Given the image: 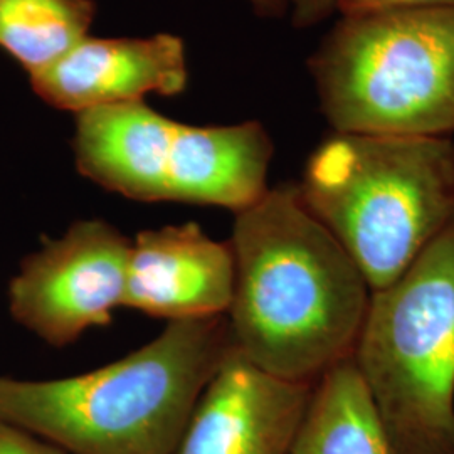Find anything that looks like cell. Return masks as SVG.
<instances>
[{
  "label": "cell",
  "mask_w": 454,
  "mask_h": 454,
  "mask_svg": "<svg viewBox=\"0 0 454 454\" xmlns=\"http://www.w3.org/2000/svg\"><path fill=\"white\" fill-rule=\"evenodd\" d=\"M232 347L261 371L317 382L352 357L371 301L356 261L309 211L298 184L268 189L231 236Z\"/></svg>",
  "instance_id": "cell-1"
},
{
  "label": "cell",
  "mask_w": 454,
  "mask_h": 454,
  "mask_svg": "<svg viewBox=\"0 0 454 454\" xmlns=\"http://www.w3.org/2000/svg\"><path fill=\"white\" fill-rule=\"evenodd\" d=\"M231 348L226 315L168 322L145 347L93 372L0 377V419L71 454H174Z\"/></svg>",
  "instance_id": "cell-2"
},
{
  "label": "cell",
  "mask_w": 454,
  "mask_h": 454,
  "mask_svg": "<svg viewBox=\"0 0 454 454\" xmlns=\"http://www.w3.org/2000/svg\"><path fill=\"white\" fill-rule=\"evenodd\" d=\"M298 189L377 292L454 226V140L333 131Z\"/></svg>",
  "instance_id": "cell-3"
},
{
  "label": "cell",
  "mask_w": 454,
  "mask_h": 454,
  "mask_svg": "<svg viewBox=\"0 0 454 454\" xmlns=\"http://www.w3.org/2000/svg\"><path fill=\"white\" fill-rule=\"evenodd\" d=\"M309 69L337 133L454 131V7L340 16Z\"/></svg>",
  "instance_id": "cell-4"
},
{
  "label": "cell",
  "mask_w": 454,
  "mask_h": 454,
  "mask_svg": "<svg viewBox=\"0 0 454 454\" xmlns=\"http://www.w3.org/2000/svg\"><path fill=\"white\" fill-rule=\"evenodd\" d=\"M352 360L394 454H454V226L371 294Z\"/></svg>",
  "instance_id": "cell-5"
},
{
  "label": "cell",
  "mask_w": 454,
  "mask_h": 454,
  "mask_svg": "<svg viewBox=\"0 0 454 454\" xmlns=\"http://www.w3.org/2000/svg\"><path fill=\"white\" fill-rule=\"evenodd\" d=\"M76 167L138 202H185L241 212L266 194L275 145L260 121L192 127L144 101L76 114Z\"/></svg>",
  "instance_id": "cell-6"
},
{
  "label": "cell",
  "mask_w": 454,
  "mask_h": 454,
  "mask_svg": "<svg viewBox=\"0 0 454 454\" xmlns=\"http://www.w3.org/2000/svg\"><path fill=\"white\" fill-rule=\"evenodd\" d=\"M131 241L103 219H84L46 239L20 262L9 286L19 324L54 347L112 322L123 307Z\"/></svg>",
  "instance_id": "cell-7"
},
{
  "label": "cell",
  "mask_w": 454,
  "mask_h": 454,
  "mask_svg": "<svg viewBox=\"0 0 454 454\" xmlns=\"http://www.w3.org/2000/svg\"><path fill=\"white\" fill-rule=\"evenodd\" d=\"M313 386L264 372L232 347L174 454H288Z\"/></svg>",
  "instance_id": "cell-8"
},
{
  "label": "cell",
  "mask_w": 454,
  "mask_h": 454,
  "mask_svg": "<svg viewBox=\"0 0 454 454\" xmlns=\"http://www.w3.org/2000/svg\"><path fill=\"white\" fill-rule=\"evenodd\" d=\"M234 254L195 223L146 229L131 241L123 307L168 322L227 315Z\"/></svg>",
  "instance_id": "cell-9"
},
{
  "label": "cell",
  "mask_w": 454,
  "mask_h": 454,
  "mask_svg": "<svg viewBox=\"0 0 454 454\" xmlns=\"http://www.w3.org/2000/svg\"><path fill=\"white\" fill-rule=\"evenodd\" d=\"M189 82L184 41L152 37H84L46 69L31 74L33 90L59 110L82 114L99 106L142 101L148 93L180 95Z\"/></svg>",
  "instance_id": "cell-10"
},
{
  "label": "cell",
  "mask_w": 454,
  "mask_h": 454,
  "mask_svg": "<svg viewBox=\"0 0 454 454\" xmlns=\"http://www.w3.org/2000/svg\"><path fill=\"white\" fill-rule=\"evenodd\" d=\"M288 454H394L352 357L315 382Z\"/></svg>",
  "instance_id": "cell-11"
},
{
  "label": "cell",
  "mask_w": 454,
  "mask_h": 454,
  "mask_svg": "<svg viewBox=\"0 0 454 454\" xmlns=\"http://www.w3.org/2000/svg\"><path fill=\"white\" fill-rule=\"evenodd\" d=\"M93 17L91 0H0V48L31 76L88 37Z\"/></svg>",
  "instance_id": "cell-12"
},
{
  "label": "cell",
  "mask_w": 454,
  "mask_h": 454,
  "mask_svg": "<svg viewBox=\"0 0 454 454\" xmlns=\"http://www.w3.org/2000/svg\"><path fill=\"white\" fill-rule=\"evenodd\" d=\"M0 454H71L33 433L0 419Z\"/></svg>",
  "instance_id": "cell-13"
},
{
  "label": "cell",
  "mask_w": 454,
  "mask_h": 454,
  "mask_svg": "<svg viewBox=\"0 0 454 454\" xmlns=\"http://www.w3.org/2000/svg\"><path fill=\"white\" fill-rule=\"evenodd\" d=\"M454 7V0H339L340 16H358L399 9Z\"/></svg>",
  "instance_id": "cell-14"
},
{
  "label": "cell",
  "mask_w": 454,
  "mask_h": 454,
  "mask_svg": "<svg viewBox=\"0 0 454 454\" xmlns=\"http://www.w3.org/2000/svg\"><path fill=\"white\" fill-rule=\"evenodd\" d=\"M293 26L309 29L339 12V0H288Z\"/></svg>",
  "instance_id": "cell-15"
},
{
  "label": "cell",
  "mask_w": 454,
  "mask_h": 454,
  "mask_svg": "<svg viewBox=\"0 0 454 454\" xmlns=\"http://www.w3.org/2000/svg\"><path fill=\"white\" fill-rule=\"evenodd\" d=\"M260 16L279 17L288 11V0H247Z\"/></svg>",
  "instance_id": "cell-16"
}]
</instances>
